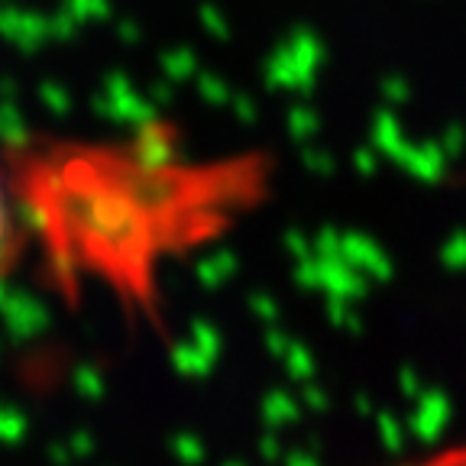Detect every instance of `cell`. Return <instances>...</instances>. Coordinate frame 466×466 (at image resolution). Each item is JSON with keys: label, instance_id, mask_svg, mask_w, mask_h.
Masks as SVG:
<instances>
[{"label": "cell", "instance_id": "3957f363", "mask_svg": "<svg viewBox=\"0 0 466 466\" xmlns=\"http://www.w3.org/2000/svg\"><path fill=\"white\" fill-rule=\"evenodd\" d=\"M399 466H466V444H451L444 451H434L428 457L408 460V463Z\"/></svg>", "mask_w": 466, "mask_h": 466}, {"label": "cell", "instance_id": "7a4b0ae2", "mask_svg": "<svg viewBox=\"0 0 466 466\" xmlns=\"http://www.w3.org/2000/svg\"><path fill=\"white\" fill-rule=\"evenodd\" d=\"M26 243V220H23L20 195H16L10 162H0V282L16 269Z\"/></svg>", "mask_w": 466, "mask_h": 466}, {"label": "cell", "instance_id": "6da1fadb", "mask_svg": "<svg viewBox=\"0 0 466 466\" xmlns=\"http://www.w3.org/2000/svg\"><path fill=\"white\" fill-rule=\"evenodd\" d=\"M23 220L43 230L56 262L68 269H101L159 256L168 243L204 237L198 214H178V204H208L204 195L230 188V178L208 182L182 162L149 149H62L33 153L10 166Z\"/></svg>", "mask_w": 466, "mask_h": 466}]
</instances>
